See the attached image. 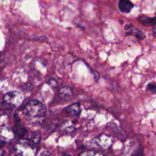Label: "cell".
Instances as JSON below:
<instances>
[{"mask_svg": "<svg viewBox=\"0 0 156 156\" xmlns=\"http://www.w3.org/2000/svg\"><path fill=\"white\" fill-rule=\"evenodd\" d=\"M15 137V133L7 126L1 127V141L2 143H7L12 141Z\"/></svg>", "mask_w": 156, "mask_h": 156, "instance_id": "5", "label": "cell"}, {"mask_svg": "<svg viewBox=\"0 0 156 156\" xmlns=\"http://www.w3.org/2000/svg\"><path fill=\"white\" fill-rule=\"evenodd\" d=\"M94 74L95 75V76H94V79H96V81H98L99 79V74H98V73H97V72H94Z\"/></svg>", "mask_w": 156, "mask_h": 156, "instance_id": "17", "label": "cell"}, {"mask_svg": "<svg viewBox=\"0 0 156 156\" xmlns=\"http://www.w3.org/2000/svg\"><path fill=\"white\" fill-rule=\"evenodd\" d=\"M22 88H24L25 91H30V90L33 88V85L31 83H27L25 85H24L22 86Z\"/></svg>", "mask_w": 156, "mask_h": 156, "instance_id": "16", "label": "cell"}, {"mask_svg": "<svg viewBox=\"0 0 156 156\" xmlns=\"http://www.w3.org/2000/svg\"><path fill=\"white\" fill-rule=\"evenodd\" d=\"M152 34H153L154 36L156 37V26L153 27V30H152Z\"/></svg>", "mask_w": 156, "mask_h": 156, "instance_id": "18", "label": "cell"}, {"mask_svg": "<svg viewBox=\"0 0 156 156\" xmlns=\"http://www.w3.org/2000/svg\"><path fill=\"white\" fill-rule=\"evenodd\" d=\"M80 156H105L102 153H94V152H91V151H87V152H83L81 154Z\"/></svg>", "mask_w": 156, "mask_h": 156, "instance_id": "14", "label": "cell"}, {"mask_svg": "<svg viewBox=\"0 0 156 156\" xmlns=\"http://www.w3.org/2000/svg\"><path fill=\"white\" fill-rule=\"evenodd\" d=\"M118 5L120 12L123 13H129L134 7L133 3L130 0H120Z\"/></svg>", "mask_w": 156, "mask_h": 156, "instance_id": "7", "label": "cell"}, {"mask_svg": "<svg viewBox=\"0 0 156 156\" xmlns=\"http://www.w3.org/2000/svg\"><path fill=\"white\" fill-rule=\"evenodd\" d=\"M138 20L143 24V25H154L156 24V17L155 18H149L146 16H140Z\"/></svg>", "mask_w": 156, "mask_h": 156, "instance_id": "10", "label": "cell"}, {"mask_svg": "<svg viewBox=\"0 0 156 156\" xmlns=\"http://www.w3.org/2000/svg\"><path fill=\"white\" fill-rule=\"evenodd\" d=\"M22 101V97L18 91H13L6 93L3 97V102L12 106H18Z\"/></svg>", "mask_w": 156, "mask_h": 156, "instance_id": "4", "label": "cell"}, {"mask_svg": "<svg viewBox=\"0 0 156 156\" xmlns=\"http://www.w3.org/2000/svg\"><path fill=\"white\" fill-rule=\"evenodd\" d=\"M94 141L99 147L103 149H109L114 143L112 136L107 133H100L94 138Z\"/></svg>", "mask_w": 156, "mask_h": 156, "instance_id": "3", "label": "cell"}, {"mask_svg": "<svg viewBox=\"0 0 156 156\" xmlns=\"http://www.w3.org/2000/svg\"><path fill=\"white\" fill-rule=\"evenodd\" d=\"M65 111H66L69 114H70V115L77 117V116H79L81 113L80 104L76 103L73 104V105H69V106L67 107V108H66Z\"/></svg>", "mask_w": 156, "mask_h": 156, "instance_id": "9", "label": "cell"}, {"mask_svg": "<svg viewBox=\"0 0 156 156\" xmlns=\"http://www.w3.org/2000/svg\"><path fill=\"white\" fill-rule=\"evenodd\" d=\"M47 83H48L49 85H50V87H52V88H56V87L57 86V85H58L57 82H56V79H49V81H48V82H47Z\"/></svg>", "mask_w": 156, "mask_h": 156, "instance_id": "15", "label": "cell"}, {"mask_svg": "<svg viewBox=\"0 0 156 156\" xmlns=\"http://www.w3.org/2000/svg\"><path fill=\"white\" fill-rule=\"evenodd\" d=\"M46 112V107L37 100L29 101L22 109L23 114L30 118H43Z\"/></svg>", "mask_w": 156, "mask_h": 156, "instance_id": "1", "label": "cell"}, {"mask_svg": "<svg viewBox=\"0 0 156 156\" xmlns=\"http://www.w3.org/2000/svg\"><path fill=\"white\" fill-rule=\"evenodd\" d=\"M15 152L18 156H35L36 145L28 140H21L15 146Z\"/></svg>", "mask_w": 156, "mask_h": 156, "instance_id": "2", "label": "cell"}, {"mask_svg": "<svg viewBox=\"0 0 156 156\" xmlns=\"http://www.w3.org/2000/svg\"><path fill=\"white\" fill-rule=\"evenodd\" d=\"M64 156H71V155H65Z\"/></svg>", "mask_w": 156, "mask_h": 156, "instance_id": "20", "label": "cell"}, {"mask_svg": "<svg viewBox=\"0 0 156 156\" xmlns=\"http://www.w3.org/2000/svg\"><path fill=\"white\" fill-rule=\"evenodd\" d=\"M59 94L62 99L65 100H69L72 98L73 95V91L70 87L69 86H62L59 89Z\"/></svg>", "mask_w": 156, "mask_h": 156, "instance_id": "8", "label": "cell"}, {"mask_svg": "<svg viewBox=\"0 0 156 156\" xmlns=\"http://www.w3.org/2000/svg\"><path fill=\"white\" fill-rule=\"evenodd\" d=\"M133 27V24H127V25H126V27H125V28L128 29V30H129V27Z\"/></svg>", "mask_w": 156, "mask_h": 156, "instance_id": "19", "label": "cell"}, {"mask_svg": "<svg viewBox=\"0 0 156 156\" xmlns=\"http://www.w3.org/2000/svg\"><path fill=\"white\" fill-rule=\"evenodd\" d=\"M146 89L152 93H156V83H154V82L149 83L146 87Z\"/></svg>", "mask_w": 156, "mask_h": 156, "instance_id": "13", "label": "cell"}, {"mask_svg": "<svg viewBox=\"0 0 156 156\" xmlns=\"http://www.w3.org/2000/svg\"><path fill=\"white\" fill-rule=\"evenodd\" d=\"M76 120H65L61 125V130L66 133H71L76 130Z\"/></svg>", "mask_w": 156, "mask_h": 156, "instance_id": "6", "label": "cell"}, {"mask_svg": "<svg viewBox=\"0 0 156 156\" xmlns=\"http://www.w3.org/2000/svg\"><path fill=\"white\" fill-rule=\"evenodd\" d=\"M28 140L31 141L32 143H34L35 145L38 144L41 141V135L38 132H33L29 136Z\"/></svg>", "mask_w": 156, "mask_h": 156, "instance_id": "12", "label": "cell"}, {"mask_svg": "<svg viewBox=\"0 0 156 156\" xmlns=\"http://www.w3.org/2000/svg\"><path fill=\"white\" fill-rule=\"evenodd\" d=\"M126 35H130L133 34L136 37L138 38L139 40H143L146 37V34L143 33L142 30H140L138 28H133L131 30H129V31H127L126 33Z\"/></svg>", "mask_w": 156, "mask_h": 156, "instance_id": "11", "label": "cell"}]
</instances>
